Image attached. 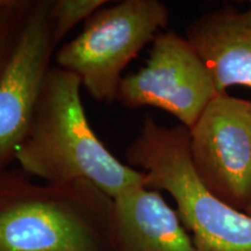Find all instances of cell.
<instances>
[{"mask_svg":"<svg viewBox=\"0 0 251 251\" xmlns=\"http://www.w3.org/2000/svg\"><path fill=\"white\" fill-rule=\"evenodd\" d=\"M80 90L74 74L49 69L15 158L20 170L47 184L87 181L112 200L146 186L142 172L118 159L94 133Z\"/></svg>","mask_w":251,"mask_h":251,"instance_id":"6da1fadb","label":"cell"},{"mask_svg":"<svg viewBox=\"0 0 251 251\" xmlns=\"http://www.w3.org/2000/svg\"><path fill=\"white\" fill-rule=\"evenodd\" d=\"M113 200L87 181L52 185L0 172V251H114Z\"/></svg>","mask_w":251,"mask_h":251,"instance_id":"7a4b0ae2","label":"cell"},{"mask_svg":"<svg viewBox=\"0 0 251 251\" xmlns=\"http://www.w3.org/2000/svg\"><path fill=\"white\" fill-rule=\"evenodd\" d=\"M146 187L165 191L177 205L198 251H251V216L216 198L199 179L190 156V129L147 117L126 150Z\"/></svg>","mask_w":251,"mask_h":251,"instance_id":"3957f363","label":"cell"},{"mask_svg":"<svg viewBox=\"0 0 251 251\" xmlns=\"http://www.w3.org/2000/svg\"><path fill=\"white\" fill-rule=\"evenodd\" d=\"M170 13L159 0H122L85 21L79 35L59 47L56 67L71 72L98 102L117 101L122 72L168 27Z\"/></svg>","mask_w":251,"mask_h":251,"instance_id":"277c9868","label":"cell"},{"mask_svg":"<svg viewBox=\"0 0 251 251\" xmlns=\"http://www.w3.org/2000/svg\"><path fill=\"white\" fill-rule=\"evenodd\" d=\"M218 94L196 49L186 37L169 29L152 41L146 65L122 78L117 101L126 108L162 109L191 129Z\"/></svg>","mask_w":251,"mask_h":251,"instance_id":"5b68a950","label":"cell"},{"mask_svg":"<svg viewBox=\"0 0 251 251\" xmlns=\"http://www.w3.org/2000/svg\"><path fill=\"white\" fill-rule=\"evenodd\" d=\"M190 156L207 190L246 212L251 205V100L218 94L190 129Z\"/></svg>","mask_w":251,"mask_h":251,"instance_id":"8992f818","label":"cell"},{"mask_svg":"<svg viewBox=\"0 0 251 251\" xmlns=\"http://www.w3.org/2000/svg\"><path fill=\"white\" fill-rule=\"evenodd\" d=\"M51 0H31L17 43L0 75V172L15 161L26 139L41 86L59 43Z\"/></svg>","mask_w":251,"mask_h":251,"instance_id":"52a82bcc","label":"cell"},{"mask_svg":"<svg viewBox=\"0 0 251 251\" xmlns=\"http://www.w3.org/2000/svg\"><path fill=\"white\" fill-rule=\"evenodd\" d=\"M185 37L211 71L218 93L230 86L251 89V2L247 9L226 5L187 25Z\"/></svg>","mask_w":251,"mask_h":251,"instance_id":"ba28073f","label":"cell"},{"mask_svg":"<svg viewBox=\"0 0 251 251\" xmlns=\"http://www.w3.org/2000/svg\"><path fill=\"white\" fill-rule=\"evenodd\" d=\"M111 237L114 251H198L177 211L146 186L113 200Z\"/></svg>","mask_w":251,"mask_h":251,"instance_id":"9c48e42d","label":"cell"},{"mask_svg":"<svg viewBox=\"0 0 251 251\" xmlns=\"http://www.w3.org/2000/svg\"><path fill=\"white\" fill-rule=\"evenodd\" d=\"M107 4V0H51L50 17L56 35L63 41L78 24L86 21Z\"/></svg>","mask_w":251,"mask_h":251,"instance_id":"30bf717a","label":"cell"},{"mask_svg":"<svg viewBox=\"0 0 251 251\" xmlns=\"http://www.w3.org/2000/svg\"><path fill=\"white\" fill-rule=\"evenodd\" d=\"M31 0H5L0 5V75L7 64Z\"/></svg>","mask_w":251,"mask_h":251,"instance_id":"8fae6325","label":"cell"},{"mask_svg":"<svg viewBox=\"0 0 251 251\" xmlns=\"http://www.w3.org/2000/svg\"><path fill=\"white\" fill-rule=\"evenodd\" d=\"M244 213H247L248 215H250V216H251V205H250L249 207H248V208H247V211L244 212Z\"/></svg>","mask_w":251,"mask_h":251,"instance_id":"7c38bea8","label":"cell"},{"mask_svg":"<svg viewBox=\"0 0 251 251\" xmlns=\"http://www.w3.org/2000/svg\"><path fill=\"white\" fill-rule=\"evenodd\" d=\"M4 1H5V0H0V5H1V4H4Z\"/></svg>","mask_w":251,"mask_h":251,"instance_id":"4fadbf2b","label":"cell"}]
</instances>
